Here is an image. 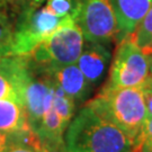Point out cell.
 <instances>
[{
  "label": "cell",
  "mask_w": 152,
  "mask_h": 152,
  "mask_svg": "<svg viewBox=\"0 0 152 152\" xmlns=\"http://www.w3.org/2000/svg\"><path fill=\"white\" fill-rule=\"evenodd\" d=\"M69 152H133L134 141L117 126L102 118L86 105L72 117L65 130Z\"/></svg>",
  "instance_id": "6da1fadb"
},
{
  "label": "cell",
  "mask_w": 152,
  "mask_h": 152,
  "mask_svg": "<svg viewBox=\"0 0 152 152\" xmlns=\"http://www.w3.org/2000/svg\"><path fill=\"white\" fill-rule=\"evenodd\" d=\"M87 105L102 118L117 126L133 141L139 136L148 118L144 95L140 87L105 86Z\"/></svg>",
  "instance_id": "7a4b0ae2"
},
{
  "label": "cell",
  "mask_w": 152,
  "mask_h": 152,
  "mask_svg": "<svg viewBox=\"0 0 152 152\" xmlns=\"http://www.w3.org/2000/svg\"><path fill=\"white\" fill-rule=\"evenodd\" d=\"M85 37L75 19H70L44 39L33 51L29 60L37 70H48L77 63Z\"/></svg>",
  "instance_id": "3957f363"
},
{
  "label": "cell",
  "mask_w": 152,
  "mask_h": 152,
  "mask_svg": "<svg viewBox=\"0 0 152 152\" xmlns=\"http://www.w3.org/2000/svg\"><path fill=\"white\" fill-rule=\"evenodd\" d=\"M71 18H61L45 6L16 12L11 55H29L44 39Z\"/></svg>",
  "instance_id": "277c9868"
},
{
  "label": "cell",
  "mask_w": 152,
  "mask_h": 152,
  "mask_svg": "<svg viewBox=\"0 0 152 152\" xmlns=\"http://www.w3.org/2000/svg\"><path fill=\"white\" fill-rule=\"evenodd\" d=\"M150 75L149 55L130 36L118 42L106 86L112 88L140 87Z\"/></svg>",
  "instance_id": "5b68a950"
},
{
  "label": "cell",
  "mask_w": 152,
  "mask_h": 152,
  "mask_svg": "<svg viewBox=\"0 0 152 152\" xmlns=\"http://www.w3.org/2000/svg\"><path fill=\"white\" fill-rule=\"evenodd\" d=\"M76 23L87 42L108 45L117 39V19L110 0H80Z\"/></svg>",
  "instance_id": "8992f818"
},
{
  "label": "cell",
  "mask_w": 152,
  "mask_h": 152,
  "mask_svg": "<svg viewBox=\"0 0 152 152\" xmlns=\"http://www.w3.org/2000/svg\"><path fill=\"white\" fill-rule=\"evenodd\" d=\"M37 71L54 81L76 104L85 102L91 92L92 86L88 82L77 63Z\"/></svg>",
  "instance_id": "52a82bcc"
},
{
  "label": "cell",
  "mask_w": 152,
  "mask_h": 152,
  "mask_svg": "<svg viewBox=\"0 0 152 152\" xmlns=\"http://www.w3.org/2000/svg\"><path fill=\"white\" fill-rule=\"evenodd\" d=\"M29 66L28 56L9 55L0 58V99H14L20 104L22 82Z\"/></svg>",
  "instance_id": "ba28073f"
},
{
  "label": "cell",
  "mask_w": 152,
  "mask_h": 152,
  "mask_svg": "<svg viewBox=\"0 0 152 152\" xmlns=\"http://www.w3.org/2000/svg\"><path fill=\"white\" fill-rule=\"evenodd\" d=\"M110 60V51L107 45L85 41V45L77 65L92 87L97 86L105 77Z\"/></svg>",
  "instance_id": "9c48e42d"
},
{
  "label": "cell",
  "mask_w": 152,
  "mask_h": 152,
  "mask_svg": "<svg viewBox=\"0 0 152 152\" xmlns=\"http://www.w3.org/2000/svg\"><path fill=\"white\" fill-rule=\"evenodd\" d=\"M110 2L117 19V42L134 33L152 5V0H110Z\"/></svg>",
  "instance_id": "30bf717a"
},
{
  "label": "cell",
  "mask_w": 152,
  "mask_h": 152,
  "mask_svg": "<svg viewBox=\"0 0 152 152\" xmlns=\"http://www.w3.org/2000/svg\"><path fill=\"white\" fill-rule=\"evenodd\" d=\"M0 130L8 133L32 130L23 104L8 98L0 99Z\"/></svg>",
  "instance_id": "8fae6325"
},
{
  "label": "cell",
  "mask_w": 152,
  "mask_h": 152,
  "mask_svg": "<svg viewBox=\"0 0 152 152\" xmlns=\"http://www.w3.org/2000/svg\"><path fill=\"white\" fill-rule=\"evenodd\" d=\"M11 10L8 2L0 0V58L11 55L15 22V18L10 14Z\"/></svg>",
  "instance_id": "7c38bea8"
},
{
  "label": "cell",
  "mask_w": 152,
  "mask_h": 152,
  "mask_svg": "<svg viewBox=\"0 0 152 152\" xmlns=\"http://www.w3.org/2000/svg\"><path fill=\"white\" fill-rule=\"evenodd\" d=\"M17 144H27L42 151V142L33 130L23 133H8L0 130V152H7Z\"/></svg>",
  "instance_id": "4fadbf2b"
},
{
  "label": "cell",
  "mask_w": 152,
  "mask_h": 152,
  "mask_svg": "<svg viewBox=\"0 0 152 152\" xmlns=\"http://www.w3.org/2000/svg\"><path fill=\"white\" fill-rule=\"evenodd\" d=\"M53 82V100H52V107L59 114L62 121L66 125H69L70 121L75 116L76 113L77 104L76 102L70 98L61 89L54 81Z\"/></svg>",
  "instance_id": "5bb4252c"
},
{
  "label": "cell",
  "mask_w": 152,
  "mask_h": 152,
  "mask_svg": "<svg viewBox=\"0 0 152 152\" xmlns=\"http://www.w3.org/2000/svg\"><path fill=\"white\" fill-rule=\"evenodd\" d=\"M131 37L147 54L152 51V5Z\"/></svg>",
  "instance_id": "9a60e30c"
},
{
  "label": "cell",
  "mask_w": 152,
  "mask_h": 152,
  "mask_svg": "<svg viewBox=\"0 0 152 152\" xmlns=\"http://www.w3.org/2000/svg\"><path fill=\"white\" fill-rule=\"evenodd\" d=\"M44 6L58 17L76 20L80 8V0H46Z\"/></svg>",
  "instance_id": "2e32d148"
},
{
  "label": "cell",
  "mask_w": 152,
  "mask_h": 152,
  "mask_svg": "<svg viewBox=\"0 0 152 152\" xmlns=\"http://www.w3.org/2000/svg\"><path fill=\"white\" fill-rule=\"evenodd\" d=\"M134 144L141 145L142 149H152V118L145 120Z\"/></svg>",
  "instance_id": "e0dca14e"
},
{
  "label": "cell",
  "mask_w": 152,
  "mask_h": 152,
  "mask_svg": "<svg viewBox=\"0 0 152 152\" xmlns=\"http://www.w3.org/2000/svg\"><path fill=\"white\" fill-rule=\"evenodd\" d=\"M46 0H12L11 2V9L15 12H18L24 9H32L38 8L45 4Z\"/></svg>",
  "instance_id": "ac0fdd59"
},
{
  "label": "cell",
  "mask_w": 152,
  "mask_h": 152,
  "mask_svg": "<svg viewBox=\"0 0 152 152\" xmlns=\"http://www.w3.org/2000/svg\"><path fill=\"white\" fill-rule=\"evenodd\" d=\"M42 152H69V151H68V149L65 147L64 141H63L61 142V143H56V144L44 147Z\"/></svg>",
  "instance_id": "d6986e66"
},
{
  "label": "cell",
  "mask_w": 152,
  "mask_h": 152,
  "mask_svg": "<svg viewBox=\"0 0 152 152\" xmlns=\"http://www.w3.org/2000/svg\"><path fill=\"white\" fill-rule=\"evenodd\" d=\"M144 95V103H145V108H147V115L148 118H152V92L148 90H143Z\"/></svg>",
  "instance_id": "ffe728a7"
},
{
  "label": "cell",
  "mask_w": 152,
  "mask_h": 152,
  "mask_svg": "<svg viewBox=\"0 0 152 152\" xmlns=\"http://www.w3.org/2000/svg\"><path fill=\"white\" fill-rule=\"evenodd\" d=\"M7 152H42L35 149V148L27 145V144H17L15 147H12L11 149H9Z\"/></svg>",
  "instance_id": "44dd1931"
},
{
  "label": "cell",
  "mask_w": 152,
  "mask_h": 152,
  "mask_svg": "<svg viewBox=\"0 0 152 152\" xmlns=\"http://www.w3.org/2000/svg\"><path fill=\"white\" fill-rule=\"evenodd\" d=\"M148 55H149V60H150V71H151L152 73V51Z\"/></svg>",
  "instance_id": "7402d4cb"
},
{
  "label": "cell",
  "mask_w": 152,
  "mask_h": 152,
  "mask_svg": "<svg viewBox=\"0 0 152 152\" xmlns=\"http://www.w3.org/2000/svg\"><path fill=\"white\" fill-rule=\"evenodd\" d=\"M142 152H152V149H142Z\"/></svg>",
  "instance_id": "603a6c76"
},
{
  "label": "cell",
  "mask_w": 152,
  "mask_h": 152,
  "mask_svg": "<svg viewBox=\"0 0 152 152\" xmlns=\"http://www.w3.org/2000/svg\"><path fill=\"white\" fill-rule=\"evenodd\" d=\"M6 2H8V4H9V5H11V2H12V0H5Z\"/></svg>",
  "instance_id": "cb8c5ba5"
}]
</instances>
